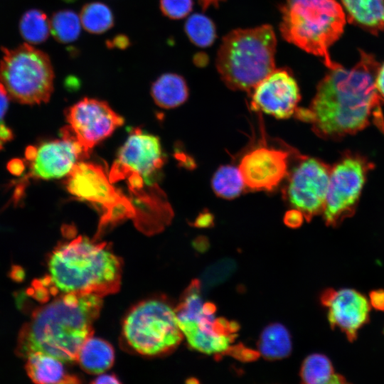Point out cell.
<instances>
[{"mask_svg":"<svg viewBox=\"0 0 384 384\" xmlns=\"http://www.w3.org/2000/svg\"><path fill=\"white\" fill-rule=\"evenodd\" d=\"M379 66L373 55L361 51L352 68L339 64L329 68L309 107L298 108L294 114L324 139H337L372 124L384 133L383 99L375 86Z\"/></svg>","mask_w":384,"mask_h":384,"instance_id":"6da1fadb","label":"cell"},{"mask_svg":"<svg viewBox=\"0 0 384 384\" xmlns=\"http://www.w3.org/2000/svg\"><path fill=\"white\" fill-rule=\"evenodd\" d=\"M102 297L61 294L33 311L18 334L16 354L27 358L40 351L65 363L77 361L79 351L92 335Z\"/></svg>","mask_w":384,"mask_h":384,"instance_id":"7a4b0ae2","label":"cell"},{"mask_svg":"<svg viewBox=\"0 0 384 384\" xmlns=\"http://www.w3.org/2000/svg\"><path fill=\"white\" fill-rule=\"evenodd\" d=\"M52 292L103 297L120 287L122 262L106 243L78 236L59 245L48 260Z\"/></svg>","mask_w":384,"mask_h":384,"instance_id":"3957f363","label":"cell"},{"mask_svg":"<svg viewBox=\"0 0 384 384\" xmlns=\"http://www.w3.org/2000/svg\"><path fill=\"white\" fill-rule=\"evenodd\" d=\"M276 46L270 25L232 31L223 38L217 54L222 80L230 89L251 93L275 69Z\"/></svg>","mask_w":384,"mask_h":384,"instance_id":"277c9868","label":"cell"},{"mask_svg":"<svg viewBox=\"0 0 384 384\" xmlns=\"http://www.w3.org/2000/svg\"><path fill=\"white\" fill-rule=\"evenodd\" d=\"M279 31L282 37L307 53L323 58L327 68L329 49L343 32L346 16L336 0H286L281 6Z\"/></svg>","mask_w":384,"mask_h":384,"instance_id":"5b68a950","label":"cell"},{"mask_svg":"<svg viewBox=\"0 0 384 384\" xmlns=\"http://www.w3.org/2000/svg\"><path fill=\"white\" fill-rule=\"evenodd\" d=\"M2 53L0 80L10 97L25 105L48 102L55 78L49 55L27 43Z\"/></svg>","mask_w":384,"mask_h":384,"instance_id":"8992f818","label":"cell"},{"mask_svg":"<svg viewBox=\"0 0 384 384\" xmlns=\"http://www.w3.org/2000/svg\"><path fill=\"white\" fill-rule=\"evenodd\" d=\"M123 334L132 348L145 356L168 352L183 338L175 310L158 299L135 306L124 321Z\"/></svg>","mask_w":384,"mask_h":384,"instance_id":"52a82bcc","label":"cell"},{"mask_svg":"<svg viewBox=\"0 0 384 384\" xmlns=\"http://www.w3.org/2000/svg\"><path fill=\"white\" fill-rule=\"evenodd\" d=\"M112 183L102 166L82 161L70 173L65 183L70 194L94 204L102 212L98 235L110 224L127 218L137 219L131 201Z\"/></svg>","mask_w":384,"mask_h":384,"instance_id":"ba28073f","label":"cell"},{"mask_svg":"<svg viewBox=\"0 0 384 384\" xmlns=\"http://www.w3.org/2000/svg\"><path fill=\"white\" fill-rule=\"evenodd\" d=\"M372 167L365 157L349 151L331 166L322 212L327 225L336 226L354 214Z\"/></svg>","mask_w":384,"mask_h":384,"instance_id":"9c48e42d","label":"cell"},{"mask_svg":"<svg viewBox=\"0 0 384 384\" xmlns=\"http://www.w3.org/2000/svg\"><path fill=\"white\" fill-rule=\"evenodd\" d=\"M164 163L161 144L157 137L134 129L117 153L109 174L112 183L126 180L137 193L144 185L150 186Z\"/></svg>","mask_w":384,"mask_h":384,"instance_id":"30bf717a","label":"cell"},{"mask_svg":"<svg viewBox=\"0 0 384 384\" xmlns=\"http://www.w3.org/2000/svg\"><path fill=\"white\" fill-rule=\"evenodd\" d=\"M331 169L318 159L302 156L289 175L284 196L307 221L324 210Z\"/></svg>","mask_w":384,"mask_h":384,"instance_id":"8fae6325","label":"cell"},{"mask_svg":"<svg viewBox=\"0 0 384 384\" xmlns=\"http://www.w3.org/2000/svg\"><path fill=\"white\" fill-rule=\"evenodd\" d=\"M65 127L89 154L97 144L110 136L123 124V118L105 101L85 97L65 112Z\"/></svg>","mask_w":384,"mask_h":384,"instance_id":"7c38bea8","label":"cell"},{"mask_svg":"<svg viewBox=\"0 0 384 384\" xmlns=\"http://www.w3.org/2000/svg\"><path fill=\"white\" fill-rule=\"evenodd\" d=\"M252 110L277 119L295 114L301 96L292 73L286 68L274 69L252 90Z\"/></svg>","mask_w":384,"mask_h":384,"instance_id":"4fadbf2b","label":"cell"},{"mask_svg":"<svg viewBox=\"0 0 384 384\" xmlns=\"http://www.w3.org/2000/svg\"><path fill=\"white\" fill-rule=\"evenodd\" d=\"M60 137L36 147V156L31 161V176L47 180L68 176L88 156L65 127L61 129Z\"/></svg>","mask_w":384,"mask_h":384,"instance_id":"5bb4252c","label":"cell"},{"mask_svg":"<svg viewBox=\"0 0 384 384\" xmlns=\"http://www.w3.org/2000/svg\"><path fill=\"white\" fill-rule=\"evenodd\" d=\"M289 154L282 149L260 146L242 158L239 169L245 186L252 191H272L287 175Z\"/></svg>","mask_w":384,"mask_h":384,"instance_id":"9a60e30c","label":"cell"},{"mask_svg":"<svg viewBox=\"0 0 384 384\" xmlns=\"http://www.w3.org/2000/svg\"><path fill=\"white\" fill-rule=\"evenodd\" d=\"M321 302L328 309L331 326L338 328L349 341L356 338L358 330L368 321L369 302L355 289H326L321 294Z\"/></svg>","mask_w":384,"mask_h":384,"instance_id":"2e32d148","label":"cell"},{"mask_svg":"<svg viewBox=\"0 0 384 384\" xmlns=\"http://www.w3.org/2000/svg\"><path fill=\"white\" fill-rule=\"evenodd\" d=\"M58 358L37 351L26 358V370L36 383H76L78 378L69 374Z\"/></svg>","mask_w":384,"mask_h":384,"instance_id":"e0dca14e","label":"cell"},{"mask_svg":"<svg viewBox=\"0 0 384 384\" xmlns=\"http://www.w3.org/2000/svg\"><path fill=\"white\" fill-rule=\"evenodd\" d=\"M348 20L378 33L384 31V0H341Z\"/></svg>","mask_w":384,"mask_h":384,"instance_id":"ac0fdd59","label":"cell"},{"mask_svg":"<svg viewBox=\"0 0 384 384\" xmlns=\"http://www.w3.org/2000/svg\"><path fill=\"white\" fill-rule=\"evenodd\" d=\"M151 95L159 107L164 109L175 108L188 99V87L181 75L166 73L153 82Z\"/></svg>","mask_w":384,"mask_h":384,"instance_id":"d6986e66","label":"cell"},{"mask_svg":"<svg viewBox=\"0 0 384 384\" xmlns=\"http://www.w3.org/2000/svg\"><path fill=\"white\" fill-rule=\"evenodd\" d=\"M114 358V351L109 343L91 336L81 347L77 361L87 373L100 374L112 366Z\"/></svg>","mask_w":384,"mask_h":384,"instance_id":"ffe728a7","label":"cell"},{"mask_svg":"<svg viewBox=\"0 0 384 384\" xmlns=\"http://www.w3.org/2000/svg\"><path fill=\"white\" fill-rule=\"evenodd\" d=\"M257 346L260 354L267 360L284 358L292 348L289 332L279 323L269 324L262 331Z\"/></svg>","mask_w":384,"mask_h":384,"instance_id":"44dd1931","label":"cell"},{"mask_svg":"<svg viewBox=\"0 0 384 384\" xmlns=\"http://www.w3.org/2000/svg\"><path fill=\"white\" fill-rule=\"evenodd\" d=\"M304 383L306 384H343L346 378L337 373L331 361L325 355L314 353L303 361L299 373Z\"/></svg>","mask_w":384,"mask_h":384,"instance_id":"7402d4cb","label":"cell"},{"mask_svg":"<svg viewBox=\"0 0 384 384\" xmlns=\"http://www.w3.org/2000/svg\"><path fill=\"white\" fill-rule=\"evenodd\" d=\"M190 346L201 353H223L236 336H215L200 330L195 321L178 323Z\"/></svg>","mask_w":384,"mask_h":384,"instance_id":"603a6c76","label":"cell"},{"mask_svg":"<svg viewBox=\"0 0 384 384\" xmlns=\"http://www.w3.org/2000/svg\"><path fill=\"white\" fill-rule=\"evenodd\" d=\"M80 18L82 26L88 33L101 34L110 30L114 23L111 9L105 4L93 1L81 9Z\"/></svg>","mask_w":384,"mask_h":384,"instance_id":"cb8c5ba5","label":"cell"},{"mask_svg":"<svg viewBox=\"0 0 384 384\" xmlns=\"http://www.w3.org/2000/svg\"><path fill=\"white\" fill-rule=\"evenodd\" d=\"M211 186L218 196L225 199L238 197L245 187L239 168L233 165L219 167L213 176Z\"/></svg>","mask_w":384,"mask_h":384,"instance_id":"d4e9b609","label":"cell"},{"mask_svg":"<svg viewBox=\"0 0 384 384\" xmlns=\"http://www.w3.org/2000/svg\"><path fill=\"white\" fill-rule=\"evenodd\" d=\"M49 22L50 33L58 42L69 43L78 38L82 24L80 16L74 11L59 10L52 15Z\"/></svg>","mask_w":384,"mask_h":384,"instance_id":"484cf974","label":"cell"},{"mask_svg":"<svg viewBox=\"0 0 384 384\" xmlns=\"http://www.w3.org/2000/svg\"><path fill=\"white\" fill-rule=\"evenodd\" d=\"M20 33L29 44L45 42L50 33V22L46 14L39 9H30L21 16Z\"/></svg>","mask_w":384,"mask_h":384,"instance_id":"4316f807","label":"cell"},{"mask_svg":"<svg viewBox=\"0 0 384 384\" xmlns=\"http://www.w3.org/2000/svg\"><path fill=\"white\" fill-rule=\"evenodd\" d=\"M184 30L191 43L201 48L210 46L216 38L213 22L202 14L190 16L185 23Z\"/></svg>","mask_w":384,"mask_h":384,"instance_id":"83f0119b","label":"cell"},{"mask_svg":"<svg viewBox=\"0 0 384 384\" xmlns=\"http://www.w3.org/2000/svg\"><path fill=\"white\" fill-rule=\"evenodd\" d=\"M201 282L193 280L183 294L181 302L175 309L178 323L196 321L203 314Z\"/></svg>","mask_w":384,"mask_h":384,"instance_id":"f1b7e54d","label":"cell"},{"mask_svg":"<svg viewBox=\"0 0 384 384\" xmlns=\"http://www.w3.org/2000/svg\"><path fill=\"white\" fill-rule=\"evenodd\" d=\"M159 8L167 18L178 20L190 14L193 8V0H159Z\"/></svg>","mask_w":384,"mask_h":384,"instance_id":"f546056e","label":"cell"},{"mask_svg":"<svg viewBox=\"0 0 384 384\" xmlns=\"http://www.w3.org/2000/svg\"><path fill=\"white\" fill-rule=\"evenodd\" d=\"M235 268L231 260H223L208 267L203 274L206 285L213 286L225 280Z\"/></svg>","mask_w":384,"mask_h":384,"instance_id":"4dcf8cb0","label":"cell"},{"mask_svg":"<svg viewBox=\"0 0 384 384\" xmlns=\"http://www.w3.org/2000/svg\"><path fill=\"white\" fill-rule=\"evenodd\" d=\"M223 353L243 362L255 361L260 355L259 351L248 348L242 344L230 346Z\"/></svg>","mask_w":384,"mask_h":384,"instance_id":"1f68e13d","label":"cell"},{"mask_svg":"<svg viewBox=\"0 0 384 384\" xmlns=\"http://www.w3.org/2000/svg\"><path fill=\"white\" fill-rule=\"evenodd\" d=\"M304 218L302 213L297 209L288 210L284 218V222L286 225L292 228L299 227L304 220Z\"/></svg>","mask_w":384,"mask_h":384,"instance_id":"d6a6232c","label":"cell"},{"mask_svg":"<svg viewBox=\"0 0 384 384\" xmlns=\"http://www.w3.org/2000/svg\"><path fill=\"white\" fill-rule=\"evenodd\" d=\"M131 45L129 38L124 34H118L112 40L106 41V46L108 48H117L121 50L127 48Z\"/></svg>","mask_w":384,"mask_h":384,"instance_id":"836d02e7","label":"cell"},{"mask_svg":"<svg viewBox=\"0 0 384 384\" xmlns=\"http://www.w3.org/2000/svg\"><path fill=\"white\" fill-rule=\"evenodd\" d=\"M9 97L5 86L0 80V119H2L7 111Z\"/></svg>","mask_w":384,"mask_h":384,"instance_id":"e575fe53","label":"cell"},{"mask_svg":"<svg viewBox=\"0 0 384 384\" xmlns=\"http://www.w3.org/2000/svg\"><path fill=\"white\" fill-rule=\"evenodd\" d=\"M370 303L372 306L378 309L384 311V291H373L370 294Z\"/></svg>","mask_w":384,"mask_h":384,"instance_id":"d590c367","label":"cell"},{"mask_svg":"<svg viewBox=\"0 0 384 384\" xmlns=\"http://www.w3.org/2000/svg\"><path fill=\"white\" fill-rule=\"evenodd\" d=\"M8 171L15 176H20L25 170V164L20 159H14L7 164Z\"/></svg>","mask_w":384,"mask_h":384,"instance_id":"8d00e7d4","label":"cell"},{"mask_svg":"<svg viewBox=\"0 0 384 384\" xmlns=\"http://www.w3.org/2000/svg\"><path fill=\"white\" fill-rule=\"evenodd\" d=\"M375 86L380 96L384 100V63L380 65L378 70L375 77Z\"/></svg>","mask_w":384,"mask_h":384,"instance_id":"74e56055","label":"cell"},{"mask_svg":"<svg viewBox=\"0 0 384 384\" xmlns=\"http://www.w3.org/2000/svg\"><path fill=\"white\" fill-rule=\"evenodd\" d=\"M14 138L12 130L0 119V140L3 142L11 141Z\"/></svg>","mask_w":384,"mask_h":384,"instance_id":"f35d334b","label":"cell"},{"mask_svg":"<svg viewBox=\"0 0 384 384\" xmlns=\"http://www.w3.org/2000/svg\"><path fill=\"white\" fill-rule=\"evenodd\" d=\"M94 383H119L117 378L113 375L102 374L96 378L93 381Z\"/></svg>","mask_w":384,"mask_h":384,"instance_id":"ab89813d","label":"cell"},{"mask_svg":"<svg viewBox=\"0 0 384 384\" xmlns=\"http://www.w3.org/2000/svg\"><path fill=\"white\" fill-rule=\"evenodd\" d=\"M24 275L25 272L20 266L14 265L12 267L10 272V277L14 280L21 282L23 279Z\"/></svg>","mask_w":384,"mask_h":384,"instance_id":"60d3db41","label":"cell"},{"mask_svg":"<svg viewBox=\"0 0 384 384\" xmlns=\"http://www.w3.org/2000/svg\"><path fill=\"white\" fill-rule=\"evenodd\" d=\"M193 247L197 251L204 252L208 248V240L203 238H198L193 242Z\"/></svg>","mask_w":384,"mask_h":384,"instance_id":"b9f144b4","label":"cell"},{"mask_svg":"<svg viewBox=\"0 0 384 384\" xmlns=\"http://www.w3.org/2000/svg\"><path fill=\"white\" fill-rule=\"evenodd\" d=\"M224 0H198V2L203 10L207 9L211 6L218 7L219 3Z\"/></svg>","mask_w":384,"mask_h":384,"instance_id":"7bdbcfd3","label":"cell"},{"mask_svg":"<svg viewBox=\"0 0 384 384\" xmlns=\"http://www.w3.org/2000/svg\"><path fill=\"white\" fill-rule=\"evenodd\" d=\"M216 311V306L211 302L204 303L203 305V313L206 315H213Z\"/></svg>","mask_w":384,"mask_h":384,"instance_id":"ee69618b","label":"cell"},{"mask_svg":"<svg viewBox=\"0 0 384 384\" xmlns=\"http://www.w3.org/2000/svg\"><path fill=\"white\" fill-rule=\"evenodd\" d=\"M36 154V146H29L26 148L25 151L26 159L30 162L33 160Z\"/></svg>","mask_w":384,"mask_h":384,"instance_id":"f6af8a7d","label":"cell"},{"mask_svg":"<svg viewBox=\"0 0 384 384\" xmlns=\"http://www.w3.org/2000/svg\"><path fill=\"white\" fill-rule=\"evenodd\" d=\"M212 223V219L208 216L200 217L196 220V225L198 227H208Z\"/></svg>","mask_w":384,"mask_h":384,"instance_id":"bcb514c9","label":"cell"},{"mask_svg":"<svg viewBox=\"0 0 384 384\" xmlns=\"http://www.w3.org/2000/svg\"><path fill=\"white\" fill-rule=\"evenodd\" d=\"M62 1H63L65 3L72 4V3L75 2L77 0H62Z\"/></svg>","mask_w":384,"mask_h":384,"instance_id":"7dc6e473","label":"cell"},{"mask_svg":"<svg viewBox=\"0 0 384 384\" xmlns=\"http://www.w3.org/2000/svg\"><path fill=\"white\" fill-rule=\"evenodd\" d=\"M3 149V142L0 140V151Z\"/></svg>","mask_w":384,"mask_h":384,"instance_id":"c3c4849f","label":"cell"}]
</instances>
